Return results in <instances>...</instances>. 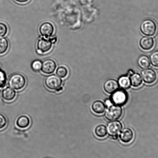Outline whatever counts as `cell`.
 <instances>
[{
  "mask_svg": "<svg viewBox=\"0 0 158 158\" xmlns=\"http://www.w3.org/2000/svg\"><path fill=\"white\" fill-rule=\"evenodd\" d=\"M27 81L23 75L20 73H15L10 76L9 80V86L13 89L21 90L25 87Z\"/></svg>",
  "mask_w": 158,
  "mask_h": 158,
  "instance_id": "1",
  "label": "cell"
},
{
  "mask_svg": "<svg viewBox=\"0 0 158 158\" xmlns=\"http://www.w3.org/2000/svg\"><path fill=\"white\" fill-rule=\"evenodd\" d=\"M57 41L56 38L50 39L48 38H41L37 43V51L40 54H43L50 51L52 48L53 44Z\"/></svg>",
  "mask_w": 158,
  "mask_h": 158,
  "instance_id": "2",
  "label": "cell"
},
{
  "mask_svg": "<svg viewBox=\"0 0 158 158\" xmlns=\"http://www.w3.org/2000/svg\"><path fill=\"white\" fill-rule=\"evenodd\" d=\"M110 100L113 104L115 105L119 106H123L128 101V94L125 90L121 89H118L112 93Z\"/></svg>",
  "mask_w": 158,
  "mask_h": 158,
  "instance_id": "3",
  "label": "cell"
},
{
  "mask_svg": "<svg viewBox=\"0 0 158 158\" xmlns=\"http://www.w3.org/2000/svg\"><path fill=\"white\" fill-rule=\"evenodd\" d=\"M122 114L123 110L120 106L112 105L106 111L104 116L107 120L114 121L119 119Z\"/></svg>",
  "mask_w": 158,
  "mask_h": 158,
  "instance_id": "4",
  "label": "cell"
},
{
  "mask_svg": "<svg viewBox=\"0 0 158 158\" xmlns=\"http://www.w3.org/2000/svg\"><path fill=\"white\" fill-rule=\"evenodd\" d=\"M140 30L143 34L147 36H153L157 30V26L154 21L150 19L144 20L140 25Z\"/></svg>",
  "mask_w": 158,
  "mask_h": 158,
  "instance_id": "5",
  "label": "cell"
},
{
  "mask_svg": "<svg viewBox=\"0 0 158 158\" xmlns=\"http://www.w3.org/2000/svg\"><path fill=\"white\" fill-rule=\"evenodd\" d=\"M44 83L46 86L49 89L56 90L61 87L62 80L57 75H51L46 78Z\"/></svg>",
  "mask_w": 158,
  "mask_h": 158,
  "instance_id": "6",
  "label": "cell"
},
{
  "mask_svg": "<svg viewBox=\"0 0 158 158\" xmlns=\"http://www.w3.org/2000/svg\"><path fill=\"white\" fill-rule=\"evenodd\" d=\"M123 128V125L119 121H112L107 125V133L113 139H117L118 135Z\"/></svg>",
  "mask_w": 158,
  "mask_h": 158,
  "instance_id": "7",
  "label": "cell"
},
{
  "mask_svg": "<svg viewBox=\"0 0 158 158\" xmlns=\"http://www.w3.org/2000/svg\"><path fill=\"white\" fill-rule=\"evenodd\" d=\"M39 31L41 36L44 38H48L51 37L54 33V26L50 22L43 23L40 26Z\"/></svg>",
  "mask_w": 158,
  "mask_h": 158,
  "instance_id": "8",
  "label": "cell"
},
{
  "mask_svg": "<svg viewBox=\"0 0 158 158\" xmlns=\"http://www.w3.org/2000/svg\"><path fill=\"white\" fill-rule=\"evenodd\" d=\"M56 68V64L54 60L48 59L42 62L41 71L46 74H51L54 73Z\"/></svg>",
  "mask_w": 158,
  "mask_h": 158,
  "instance_id": "9",
  "label": "cell"
},
{
  "mask_svg": "<svg viewBox=\"0 0 158 158\" xmlns=\"http://www.w3.org/2000/svg\"><path fill=\"white\" fill-rule=\"evenodd\" d=\"M141 76L144 82L148 84H152L156 82L157 75L154 70L151 69H146L141 72Z\"/></svg>",
  "mask_w": 158,
  "mask_h": 158,
  "instance_id": "10",
  "label": "cell"
},
{
  "mask_svg": "<svg viewBox=\"0 0 158 158\" xmlns=\"http://www.w3.org/2000/svg\"><path fill=\"white\" fill-rule=\"evenodd\" d=\"M119 85L117 81L113 79H110L106 81L104 84V90L108 94H112L118 89Z\"/></svg>",
  "mask_w": 158,
  "mask_h": 158,
  "instance_id": "11",
  "label": "cell"
},
{
  "mask_svg": "<svg viewBox=\"0 0 158 158\" xmlns=\"http://www.w3.org/2000/svg\"><path fill=\"white\" fill-rule=\"evenodd\" d=\"M134 136L132 130L129 128H125L122 130L119 135V138L122 142L128 143L133 140Z\"/></svg>",
  "mask_w": 158,
  "mask_h": 158,
  "instance_id": "12",
  "label": "cell"
},
{
  "mask_svg": "<svg viewBox=\"0 0 158 158\" xmlns=\"http://www.w3.org/2000/svg\"><path fill=\"white\" fill-rule=\"evenodd\" d=\"M154 44L153 38L150 36L143 37L139 42V45L141 48L145 50H151L154 47Z\"/></svg>",
  "mask_w": 158,
  "mask_h": 158,
  "instance_id": "13",
  "label": "cell"
},
{
  "mask_svg": "<svg viewBox=\"0 0 158 158\" xmlns=\"http://www.w3.org/2000/svg\"><path fill=\"white\" fill-rule=\"evenodd\" d=\"M1 95L4 100L11 101L16 98V93L13 89L10 87H7L2 90Z\"/></svg>",
  "mask_w": 158,
  "mask_h": 158,
  "instance_id": "14",
  "label": "cell"
},
{
  "mask_svg": "<svg viewBox=\"0 0 158 158\" xmlns=\"http://www.w3.org/2000/svg\"><path fill=\"white\" fill-rule=\"evenodd\" d=\"M16 124V125L19 128L22 129L27 128L30 124V119L27 116H21L17 119Z\"/></svg>",
  "mask_w": 158,
  "mask_h": 158,
  "instance_id": "15",
  "label": "cell"
},
{
  "mask_svg": "<svg viewBox=\"0 0 158 158\" xmlns=\"http://www.w3.org/2000/svg\"><path fill=\"white\" fill-rule=\"evenodd\" d=\"M92 110L97 114H102L105 110V104L102 101H96L93 103L92 106Z\"/></svg>",
  "mask_w": 158,
  "mask_h": 158,
  "instance_id": "16",
  "label": "cell"
},
{
  "mask_svg": "<svg viewBox=\"0 0 158 158\" xmlns=\"http://www.w3.org/2000/svg\"><path fill=\"white\" fill-rule=\"evenodd\" d=\"M130 79L131 85L134 87H139L142 84V77L139 73H133L130 75Z\"/></svg>",
  "mask_w": 158,
  "mask_h": 158,
  "instance_id": "17",
  "label": "cell"
},
{
  "mask_svg": "<svg viewBox=\"0 0 158 158\" xmlns=\"http://www.w3.org/2000/svg\"><path fill=\"white\" fill-rule=\"evenodd\" d=\"M138 64L141 68L144 69H147L150 65V59L147 56H141L138 59Z\"/></svg>",
  "mask_w": 158,
  "mask_h": 158,
  "instance_id": "18",
  "label": "cell"
},
{
  "mask_svg": "<svg viewBox=\"0 0 158 158\" xmlns=\"http://www.w3.org/2000/svg\"><path fill=\"white\" fill-rule=\"evenodd\" d=\"M118 83L119 86L122 89H127L129 88L131 85L130 78L127 76H122L118 79Z\"/></svg>",
  "mask_w": 158,
  "mask_h": 158,
  "instance_id": "19",
  "label": "cell"
},
{
  "mask_svg": "<svg viewBox=\"0 0 158 158\" xmlns=\"http://www.w3.org/2000/svg\"><path fill=\"white\" fill-rule=\"evenodd\" d=\"M95 134L99 138H104L106 136L107 130L105 125H100L98 126L95 128Z\"/></svg>",
  "mask_w": 158,
  "mask_h": 158,
  "instance_id": "20",
  "label": "cell"
},
{
  "mask_svg": "<svg viewBox=\"0 0 158 158\" xmlns=\"http://www.w3.org/2000/svg\"><path fill=\"white\" fill-rule=\"evenodd\" d=\"M9 47V43L6 38L3 37H0V55L6 53Z\"/></svg>",
  "mask_w": 158,
  "mask_h": 158,
  "instance_id": "21",
  "label": "cell"
},
{
  "mask_svg": "<svg viewBox=\"0 0 158 158\" xmlns=\"http://www.w3.org/2000/svg\"><path fill=\"white\" fill-rule=\"evenodd\" d=\"M56 74L57 76L61 78H65L68 74V70L64 66H60L58 67L56 70Z\"/></svg>",
  "mask_w": 158,
  "mask_h": 158,
  "instance_id": "22",
  "label": "cell"
},
{
  "mask_svg": "<svg viewBox=\"0 0 158 158\" xmlns=\"http://www.w3.org/2000/svg\"><path fill=\"white\" fill-rule=\"evenodd\" d=\"M150 62L152 65L158 67V50L153 52L150 56Z\"/></svg>",
  "mask_w": 158,
  "mask_h": 158,
  "instance_id": "23",
  "label": "cell"
},
{
  "mask_svg": "<svg viewBox=\"0 0 158 158\" xmlns=\"http://www.w3.org/2000/svg\"><path fill=\"white\" fill-rule=\"evenodd\" d=\"M7 76L6 73L0 69V88H3L6 83Z\"/></svg>",
  "mask_w": 158,
  "mask_h": 158,
  "instance_id": "24",
  "label": "cell"
},
{
  "mask_svg": "<svg viewBox=\"0 0 158 158\" xmlns=\"http://www.w3.org/2000/svg\"><path fill=\"white\" fill-rule=\"evenodd\" d=\"M8 29L7 26L4 23L0 22V37H4L7 34Z\"/></svg>",
  "mask_w": 158,
  "mask_h": 158,
  "instance_id": "25",
  "label": "cell"
},
{
  "mask_svg": "<svg viewBox=\"0 0 158 158\" xmlns=\"http://www.w3.org/2000/svg\"><path fill=\"white\" fill-rule=\"evenodd\" d=\"M42 62L39 60L33 61L31 64V68L34 71H38L41 70Z\"/></svg>",
  "mask_w": 158,
  "mask_h": 158,
  "instance_id": "26",
  "label": "cell"
},
{
  "mask_svg": "<svg viewBox=\"0 0 158 158\" xmlns=\"http://www.w3.org/2000/svg\"><path fill=\"white\" fill-rule=\"evenodd\" d=\"M7 122V119L5 116L0 113V130L5 128L6 126Z\"/></svg>",
  "mask_w": 158,
  "mask_h": 158,
  "instance_id": "27",
  "label": "cell"
},
{
  "mask_svg": "<svg viewBox=\"0 0 158 158\" xmlns=\"http://www.w3.org/2000/svg\"><path fill=\"white\" fill-rule=\"evenodd\" d=\"M16 2L19 4H25L28 2L30 0H14Z\"/></svg>",
  "mask_w": 158,
  "mask_h": 158,
  "instance_id": "28",
  "label": "cell"
},
{
  "mask_svg": "<svg viewBox=\"0 0 158 158\" xmlns=\"http://www.w3.org/2000/svg\"><path fill=\"white\" fill-rule=\"evenodd\" d=\"M105 103L106 105L107 106L109 107L111 106L112 105V103L111 100L107 99L105 101Z\"/></svg>",
  "mask_w": 158,
  "mask_h": 158,
  "instance_id": "29",
  "label": "cell"
},
{
  "mask_svg": "<svg viewBox=\"0 0 158 158\" xmlns=\"http://www.w3.org/2000/svg\"><path fill=\"white\" fill-rule=\"evenodd\" d=\"M51 158L47 157V158Z\"/></svg>",
  "mask_w": 158,
  "mask_h": 158,
  "instance_id": "30",
  "label": "cell"
}]
</instances>
